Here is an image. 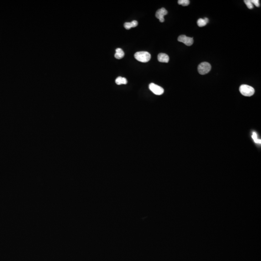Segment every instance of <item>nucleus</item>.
Returning a JSON list of instances; mask_svg holds the SVG:
<instances>
[{"label":"nucleus","instance_id":"1","mask_svg":"<svg viewBox=\"0 0 261 261\" xmlns=\"http://www.w3.org/2000/svg\"><path fill=\"white\" fill-rule=\"evenodd\" d=\"M135 58L136 60L142 62H147L151 59V55L146 51H139L135 53Z\"/></svg>","mask_w":261,"mask_h":261},{"label":"nucleus","instance_id":"2","mask_svg":"<svg viewBox=\"0 0 261 261\" xmlns=\"http://www.w3.org/2000/svg\"><path fill=\"white\" fill-rule=\"evenodd\" d=\"M239 91L245 96H251L255 93L253 88L247 85H242L239 88Z\"/></svg>","mask_w":261,"mask_h":261},{"label":"nucleus","instance_id":"3","mask_svg":"<svg viewBox=\"0 0 261 261\" xmlns=\"http://www.w3.org/2000/svg\"><path fill=\"white\" fill-rule=\"evenodd\" d=\"M211 66L209 63H208L207 62H204L200 63L198 66V72L200 74L204 75L209 73V71H211Z\"/></svg>","mask_w":261,"mask_h":261},{"label":"nucleus","instance_id":"4","mask_svg":"<svg viewBox=\"0 0 261 261\" xmlns=\"http://www.w3.org/2000/svg\"><path fill=\"white\" fill-rule=\"evenodd\" d=\"M149 89L152 93L157 96L162 95L164 93V90L162 87L155 84L154 83H150L149 85Z\"/></svg>","mask_w":261,"mask_h":261},{"label":"nucleus","instance_id":"5","mask_svg":"<svg viewBox=\"0 0 261 261\" xmlns=\"http://www.w3.org/2000/svg\"><path fill=\"white\" fill-rule=\"evenodd\" d=\"M178 40L179 42L183 43L186 46H191L193 43V39L192 37H187L185 35H180Z\"/></svg>","mask_w":261,"mask_h":261},{"label":"nucleus","instance_id":"6","mask_svg":"<svg viewBox=\"0 0 261 261\" xmlns=\"http://www.w3.org/2000/svg\"><path fill=\"white\" fill-rule=\"evenodd\" d=\"M167 10L165 8H162L157 11L155 16L158 19L160 20L161 23H163L165 21L164 16L167 15Z\"/></svg>","mask_w":261,"mask_h":261},{"label":"nucleus","instance_id":"7","mask_svg":"<svg viewBox=\"0 0 261 261\" xmlns=\"http://www.w3.org/2000/svg\"><path fill=\"white\" fill-rule=\"evenodd\" d=\"M158 60L161 62L167 63L169 61V57L166 54L160 53L158 55Z\"/></svg>","mask_w":261,"mask_h":261},{"label":"nucleus","instance_id":"8","mask_svg":"<svg viewBox=\"0 0 261 261\" xmlns=\"http://www.w3.org/2000/svg\"><path fill=\"white\" fill-rule=\"evenodd\" d=\"M138 25V22L136 20H133L131 23H126L124 24V26L127 30H129L132 28L135 27Z\"/></svg>","mask_w":261,"mask_h":261},{"label":"nucleus","instance_id":"9","mask_svg":"<svg viewBox=\"0 0 261 261\" xmlns=\"http://www.w3.org/2000/svg\"><path fill=\"white\" fill-rule=\"evenodd\" d=\"M124 56V53L123 51L121 50V48H117L116 50V53L115 54V57L117 59H121L123 58Z\"/></svg>","mask_w":261,"mask_h":261},{"label":"nucleus","instance_id":"10","mask_svg":"<svg viewBox=\"0 0 261 261\" xmlns=\"http://www.w3.org/2000/svg\"><path fill=\"white\" fill-rule=\"evenodd\" d=\"M116 83L117 85L126 84L127 80L126 78L123 77H119L116 78L115 80Z\"/></svg>","mask_w":261,"mask_h":261},{"label":"nucleus","instance_id":"11","mask_svg":"<svg viewBox=\"0 0 261 261\" xmlns=\"http://www.w3.org/2000/svg\"><path fill=\"white\" fill-rule=\"evenodd\" d=\"M197 24H198V26L199 27H204V26H205V25H207V23L206 21H205V20L204 19H199V20H197Z\"/></svg>","mask_w":261,"mask_h":261},{"label":"nucleus","instance_id":"12","mask_svg":"<svg viewBox=\"0 0 261 261\" xmlns=\"http://www.w3.org/2000/svg\"><path fill=\"white\" fill-rule=\"evenodd\" d=\"M178 4L183 6H188L190 4V1L189 0H179Z\"/></svg>","mask_w":261,"mask_h":261},{"label":"nucleus","instance_id":"13","mask_svg":"<svg viewBox=\"0 0 261 261\" xmlns=\"http://www.w3.org/2000/svg\"><path fill=\"white\" fill-rule=\"evenodd\" d=\"M252 138H253V139L254 141V142H255V143L261 144V140H260V139H258L257 138V134H256V132H253V135H252Z\"/></svg>","mask_w":261,"mask_h":261},{"label":"nucleus","instance_id":"14","mask_svg":"<svg viewBox=\"0 0 261 261\" xmlns=\"http://www.w3.org/2000/svg\"><path fill=\"white\" fill-rule=\"evenodd\" d=\"M245 4L247 6L248 8L250 9H251L253 8V5L251 2V0H245L244 1Z\"/></svg>","mask_w":261,"mask_h":261},{"label":"nucleus","instance_id":"15","mask_svg":"<svg viewBox=\"0 0 261 261\" xmlns=\"http://www.w3.org/2000/svg\"><path fill=\"white\" fill-rule=\"evenodd\" d=\"M251 2L253 4V5H254L257 7L260 6V3H259V0H251Z\"/></svg>","mask_w":261,"mask_h":261}]
</instances>
